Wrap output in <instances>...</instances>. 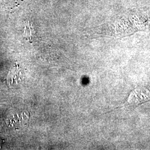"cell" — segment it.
Returning <instances> with one entry per match:
<instances>
[{
  "label": "cell",
  "instance_id": "cell-1",
  "mask_svg": "<svg viewBox=\"0 0 150 150\" xmlns=\"http://www.w3.org/2000/svg\"><path fill=\"white\" fill-rule=\"evenodd\" d=\"M150 100V87H142L132 92L128 98L125 106L135 107Z\"/></svg>",
  "mask_w": 150,
  "mask_h": 150
},
{
  "label": "cell",
  "instance_id": "cell-2",
  "mask_svg": "<svg viewBox=\"0 0 150 150\" xmlns=\"http://www.w3.org/2000/svg\"><path fill=\"white\" fill-rule=\"evenodd\" d=\"M20 76L19 70L17 67H14L12 70H11L10 74L8 75L7 81L10 84H12L14 82H16L15 81L18 79V77Z\"/></svg>",
  "mask_w": 150,
  "mask_h": 150
}]
</instances>
